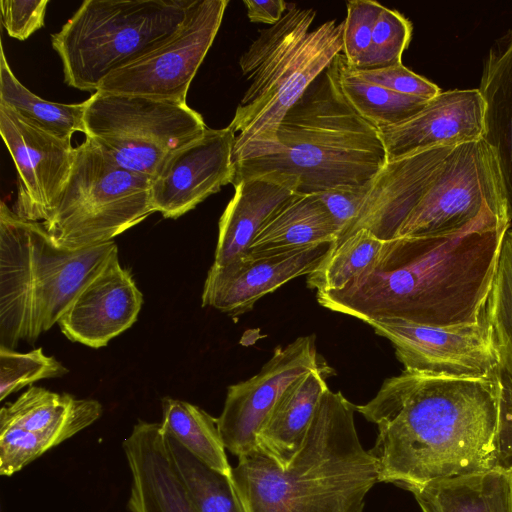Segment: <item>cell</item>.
<instances>
[{
	"instance_id": "1",
	"label": "cell",
	"mask_w": 512,
	"mask_h": 512,
	"mask_svg": "<svg viewBox=\"0 0 512 512\" xmlns=\"http://www.w3.org/2000/svg\"><path fill=\"white\" fill-rule=\"evenodd\" d=\"M356 411L377 425L379 482L408 490L431 480L512 470V382L404 370Z\"/></svg>"
},
{
	"instance_id": "2",
	"label": "cell",
	"mask_w": 512,
	"mask_h": 512,
	"mask_svg": "<svg viewBox=\"0 0 512 512\" xmlns=\"http://www.w3.org/2000/svg\"><path fill=\"white\" fill-rule=\"evenodd\" d=\"M510 224L509 219L490 213L458 233L383 241L370 266L344 288L317 293V301L366 323L477 322L484 315Z\"/></svg>"
},
{
	"instance_id": "3",
	"label": "cell",
	"mask_w": 512,
	"mask_h": 512,
	"mask_svg": "<svg viewBox=\"0 0 512 512\" xmlns=\"http://www.w3.org/2000/svg\"><path fill=\"white\" fill-rule=\"evenodd\" d=\"M490 213L509 219L489 145L480 139L435 147L387 161L371 181L354 223L337 243L360 229L382 241L448 235Z\"/></svg>"
},
{
	"instance_id": "4",
	"label": "cell",
	"mask_w": 512,
	"mask_h": 512,
	"mask_svg": "<svg viewBox=\"0 0 512 512\" xmlns=\"http://www.w3.org/2000/svg\"><path fill=\"white\" fill-rule=\"evenodd\" d=\"M355 411L328 389L287 468L257 447L238 457L231 480L244 512H363L379 470L360 442Z\"/></svg>"
},
{
	"instance_id": "5",
	"label": "cell",
	"mask_w": 512,
	"mask_h": 512,
	"mask_svg": "<svg viewBox=\"0 0 512 512\" xmlns=\"http://www.w3.org/2000/svg\"><path fill=\"white\" fill-rule=\"evenodd\" d=\"M386 162L378 129L345 100L332 62L286 113L274 144L233 164L231 184L277 176L294 179L298 194H318L367 185Z\"/></svg>"
},
{
	"instance_id": "6",
	"label": "cell",
	"mask_w": 512,
	"mask_h": 512,
	"mask_svg": "<svg viewBox=\"0 0 512 512\" xmlns=\"http://www.w3.org/2000/svg\"><path fill=\"white\" fill-rule=\"evenodd\" d=\"M315 16L314 9L293 4L241 56L239 65L250 85L228 125L235 135L232 164L274 144L286 113L342 53L343 22L330 20L310 30Z\"/></svg>"
},
{
	"instance_id": "7",
	"label": "cell",
	"mask_w": 512,
	"mask_h": 512,
	"mask_svg": "<svg viewBox=\"0 0 512 512\" xmlns=\"http://www.w3.org/2000/svg\"><path fill=\"white\" fill-rule=\"evenodd\" d=\"M118 252L115 242L69 249L43 222L0 206V346L34 344L58 323L80 290Z\"/></svg>"
},
{
	"instance_id": "8",
	"label": "cell",
	"mask_w": 512,
	"mask_h": 512,
	"mask_svg": "<svg viewBox=\"0 0 512 512\" xmlns=\"http://www.w3.org/2000/svg\"><path fill=\"white\" fill-rule=\"evenodd\" d=\"M195 0H85L51 35L65 83L96 92L114 71L165 43Z\"/></svg>"
},
{
	"instance_id": "9",
	"label": "cell",
	"mask_w": 512,
	"mask_h": 512,
	"mask_svg": "<svg viewBox=\"0 0 512 512\" xmlns=\"http://www.w3.org/2000/svg\"><path fill=\"white\" fill-rule=\"evenodd\" d=\"M154 212L151 179L119 166L86 138L43 224L58 245L82 249L112 241Z\"/></svg>"
},
{
	"instance_id": "10",
	"label": "cell",
	"mask_w": 512,
	"mask_h": 512,
	"mask_svg": "<svg viewBox=\"0 0 512 512\" xmlns=\"http://www.w3.org/2000/svg\"><path fill=\"white\" fill-rule=\"evenodd\" d=\"M85 103L86 138L119 166L150 179L207 129L186 101L96 91Z\"/></svg>"
},
{
	"instance_id": "11",
	"label": "cell",
	"mask_w": 512,
	"mask_h": 512,
	"mask_svg": "<svg viewBox=\"0 0 512 512\" xmlns=\"http://www.w3.org/2000/svg\"><path fill=\"white\" fill-rule=\"evenodd\" d=\"M228 0H195L161 46L108 75L97 91L186 101L189 86L220 28Z\"/></svg>"
},
{
	"instance_id": "12",
	"label": "cell",
	"mask_w": 512,
	"mask_h": 512,
	"mask_svg": "<svg viewBox=\"0 0 512 512\" xmlns=\"http://www.w3.org/2000/svg\"><path fill=\"white\" fill-rule=\"evenodd\" d=\"M367 324L393 344L405 370L452 378H483L501 370L500 352L485 314L477 322L449 326L400 319Z\"/></svg>"
},
{
	"instance_id": "13",
	"label": "cell",
	"mask_w": 512,
	"mask_h": 512,
	"mask_svg": "<svg viewBox=\"0 0 512 512\" xmlns=\"http://www.w3.org/2000/svg\"><path fill=\"white\" fill-rule=\"evenodd\" d=\"M315 336H302L276 347L253 377L231 385L217 426L225 448L240 457L256 448L257 434L273 407L298 378L320 367Z\"/></svg>"
},
{
	"instance_id": "14",
	"label": "cell",
	"mask_w": 512,
	"mask_h": 512,
	"mask_svg": "<svg viewBox=\"0 0 512 512\" xmlns=\"http://www.w3.org/2000/svg\"><path fill=\"white\" fill-rule=\"evenodd\" d=\"M0 133L19 175L13 211L23 219L46 221L69 178L75 148L0 104Z\"/></svg>"
},
{
	"instance_id": "15",
	"label": "cell",
	"mask_w": 512,
	"mask_h": 512,
	"mask_svg": "<svg viewBox=\"0 0 512 512\" xmlns=\"http://www.w3.org/2000/svg\"><path fill=\"white\" fill-rule=\"evenodd\" d=\"M235 135L228 128H207L202 136L174 152L151 179L155 212L176 219L231 184Z\"/></svg>"
},
{
	"instance_id": "16",
	"label": "cell",
	"mask_w": 512,
	"mask_h": 512,
	"mask_svg": "<svg viewBox=\"0 0 512 512\" xmlns=\"http://www.w3.org/2000/svg\"><path fill=\"white\" fill-rule=\"evenodd\" d=\"M142 304L143 295L116 252L80 290L57 324L70 341L98 349L136 322Z\"/></svg>"
},
{
	"instance_id": "17",
	"label": "cell",
	"mask_w": 512,
	"mask_h": 512,
	"mask_svg": "<svg viewBox=\"0 0 512 512\" xmlns=\"http://www.w3.org/2000/svg\"><path fill=\"white\" fill-rule=\"evenodd\" d=\"M332 243L270 256H245L224 266L210 267L202 306L230 316L250 311L264 295L299 276L311 274L327 256Z\"/></svg>"
},
{
	"instance_id": "18",
	"label": "cell",
	"mask_w": 512,
	"mask_h": 512,
	"mask_svg": "<svg viewBox=\"0 0 512 512\" xmlns=\"http://www.w3.org/2000/svg\"><path fill=\"white\" fill-rule=\"evenodd\" d=\"M484 108L478 88L441 91L409 119L378 129L387 161L482 139Z\"/></svg>"
},
{
	"instance_id": "19",
	"label": "cell",
	"mask_w": 512,
	"mask_h": 512,
	"mask_svg": "<svg viewBox=\"0 0 512 512\" xmlns=\"http://www.w3.org/2000/svg\"><path fill=\"white\" fill-rule=\"evenodd\" d=\"M131 474L130 512H197L158 422L138 421L122 443Z\"/></svg>"
},
{
	"instance_id": "20",
	"label": "cell",
	"mask_w": 512,
	"mask_h": 512,
	"mask_svg": "<svg viewBox=\"0 0 512 512\" xmlns=\"http://www.w3.org/2000/svg\"><path fill=\"white\" fill-rule=\"evenodd\" d=\"M220 220L213 265L247 256L249 247L274 215L296 194L292 178L262 176L242 180Z\"/></svg>"
},
{
	"instance_id": "21",
	"label": "cell",
	"mask_w": 512,
	"mask_h": 512,
	"mask_svg": "<svg viewBox=\"0 0 512 512\" xmlns=\"http://www.w3.org/2000/svg\"><path fill=\"white\" fill-rule=\"evenodd\" d=\"M478 90L485 106L482 139L497 160L512 220V27L490 47Z\"/></svg>"
},
{
	"instance_id": "22",
	"label": "cell",
	"mask_w": 512,
	"mask_h": 512,
	"mask_svg": "<svg viewBox=\"0 0 512 512\" xmlns=\"http://www.w3.org/2000/svg\"><path fill=\"white\" fill-rule=\"evenodd\" d=\"M333 374L327 364L294 381L279 398L257 437V448L281 468H287L301 447L318 405Z\"/></svg>"
},
{
	"instance_id": "23",
	"label": "cell",
	"mask_w": 512,
	"mask_h": 512,
	"mask_svg": "<svg viewBox=\"0 0 512 512\" xmlns=\"http://www.w3.org/2000/svg\"><path fill=\"white\" fill-rule=\"evenodd\" d=\"M102 413L97 400L77 399L31 385L14 402L1 408L0 428L49 435L62 443L93 424Z\"/></svg>"
},
{
	"instance_id": "24",
	"label": "cell",
	"mask_w": 512,
	"mask_h": 512,
	"mask_svg": "<svg viewBox=\"0 0 512 512\" xmlns=\"http://www.w3.org/2000/svg\"><path fill=\"white\" fill-rule=\"evenodd\" d=\"M408 491L422 512H512V470L438 478Z\"/></svg>"
},
{
	"instance_id": "25",
	"label": "cell",
	"mask_w": 512,
	"mask_h": 512,
	"mask_svg": "<svg viewBox=\"0 0 512 512\" xmlns=\"http://www.w3.org/2000/svg\"><path fill=\"white\" fill-rule=\"evenodd\" d=\"M337 228L317 194H296L264 226L248 250L261 257L333 243Z\"/></svg>"
},
{
	"instance_id": "26",
	"label": "cell",
	"mask_w": 512,
	"mask_h": 512,
	"mask_svg": "<svg viewBox=\"0 0 512 512\" xmlns=\"http://www.w3.org/2000/svg\"><path fill=\"white\" fill-rule=\"evenodd\" d=\"M162 430L208 467L231 477L232 468L217 426V418L186 401L162 399Z\"/></svg>"
},
{
	"instance_id": "27",
	"label": "cell",
	"mask_w": 512,
	"mask_h": 512,
	"mask_svg": "<svg viewBox=\"0 0 512 512\" xmlns=\"http://www.w3.org/2000/svg\"><path fill=\"white\" fill-rule=\"evenodd\" d=\"M337 82L345 100L377 129L399 124L416 113L427 99L400 94L359 77L342 53L334 59Z\"/></svg>"
},
{
	"instance_id": "28",
	"label": "cell",
	"mask_w": 512,
	"mask_h": 512,
	"mask_svg": "<svg viewBox=\"0 0 512 512\" xmlns=\"http://www.w3.org/2000/svg\"><path fill=\"white\" fill-rule=\"evenodd\" d=\"M0 104L39 128L66 140L75 132L84 133L85 101L63 104L45 100L26 88L12 72L3 45L0 52Z\"/></svg>"
},
{
	"instance_id": "29",
	"label": "cell",
	"mask_w": 512,
	"mask_h": 512,
	"mask_svg": "<svg viewBox=\"0 0 512 512\" xmlns=\"http://www.w3.org/2000/svg\"><path fill=\"white\" fill-rule=\"evenodd\" d=\"M166 437L173 463L197 512H244L231 477L208 467Z\"/></svg>"
},
{
	"instance_id": "30",
	"label": "cell",
	"mask_w": 512,
	"mask_h": 512,
	"mask_svg": "<svg viewBox=\"0 0 512 512\" xmlns=\"http://www.w3.org/2000/svg\"><path fill=\"white\" fill-rule=\"evenodd\" d=\"M383 241L360 229L338 244L332 243L320 265L307 275V285L317 293L340 290L376 259Z\"/></svg>"
},
{
	"instance_id": "31",
	"label": "cell",
	"mask_w": 512,
	"mask_h": 512,
	"mask_svg": "<svg viewBox=\"0 0 512 512\" xmlns=\"http://www.w3.org/2000/svg\"><path fill=\"white\" fill-rule=\"evenodd\" d=\"M68 369L42 348L18 352L0 346V400L42 379L62 377Z\"/></svg>"
},
{
	"instance_id": "32",
	"label": "cell",
	"mask_w": 512,
	"mask_h": 512,
	"mask_svg": "<svg viewBox=\"0 0 512 512\" xmlns=\"http://www.w3.org/2000/svg\"><path fill=\"white\" fill-rule=\"evenodd\" d=\"M484 314L492 326L501 356L512 349V229L510 228L504 235Z\"/></svg>"
},
{
	"instance_id": "33",
	"label": "cell",
	"mask_w": 512,
	"mask_h": 512,
	"mask_svg": "<svg viewBox=\"0 0 512 512\" xmlns=\"http://www.w3.org/2000/svg\"><path fill=\"white\" fill-rule=\"evenodd\" d=\"M412 23L399 11L384 6L373 30L371 44L360 70H377L402 64L412 37Z\"/></svg>"
},
{
	"instance_id": "34",
	"label": "cell",
	"mask_w": 512,
	"mask_h": 512,
	"mask_svg": "<svg viewBox=\"0 0 512 512\" xmlns=\"http://www.w3.org/2000/svg\"><path fill=\"white\" fill-rule=\"evenodd\" d=\"M384 6L372 0L347 2V14L343 21V48L348 66L360 70L369 50L376 22Z\"/></svg>"
},
{
	"instance_id": "35",
	"label": "cell",
	"mask_w": 512,
	"mask_h": 512,
	"mask_svg": "<svg viewBox=\"0 0 512 512\" xmlns=\"http://www.w3.org/2000/svg\"><path fill=\"white\" fill-rule=\"evenodd\" d=\"M60 442L15 427L0 428V475L12 476Z\"/></svg>"
},
{
	"instance_id": "36",
	"label": "cell",
	"mask_w": 512,
	"mask_h": 512,
	"mask_svg": "<svg viewBox=\"0 0 512 512\" xmlns=\"http://www.w3.org/2000/svg\"><path fill=\"white\" fill-rule=\"evenodd\" d=\"M354 72L366 81L404 95L429 100L441 93L436 84L409 70L403 64L377 70H354Z\"/></svg>"
},
{
	"instance_id": "37",
	"label": "cell",
	"mask_w": 512,
	"mask_h": 512,
	"mask_svg": "<svg viewBox=\"0 0 512 512\" xmlns=\"http://www.w3.org/2000/svg\"><path fill=\"white\" fill-rule=\"evenodd\" d=\"M49 0H1L2 24L8 35L26 40L44 25Z\"/></svg>"
},
{
	"instance_id": "38",
	"label": "cell",
	"mask_w": 512,
	"mask_h": 512,
	"mask_svg": "<svg viewBox=\"0 0 512 512\" xmlns=\"http://www.w3.org/2000/svg\"><path fill=\"white\" fill-rule=\"evenodd\" d=\"M370 186L371 182L364 186L340 187L317 194L336 225L338 236L335 242L341 240L354 223Z\"/></svg>"
},
{
	"instance_id": "39",
	"label": "cell",
	"mask_w": 512,
	"mask_h": 512,
	"mask_svg": "<svg viewBox=\"0 0 512 512\" xmlns=\"http://www.w3.org/2000/svg\"><path fill=\"white\" fill-rule=\"evenodd\" d=\"M243 3L251 22L271 24V26L278 23L288 9V4L283 0H244Z\"/></svg>"
},
{
	"instance_id": "40",
	"label": "cell",
	"mask_w": 512,
	"mask_h": 512,
	"mask_svg": "<svg viewBox=\"0 0 512 512\" xmlns=\"http://www.w3.org/2000/svg\"><path fill=\"white\" fill-rule=\"evenodd\" d=\"M501 369L512 382V349L501 355Z\"/></svg>"
}]
</instances>
